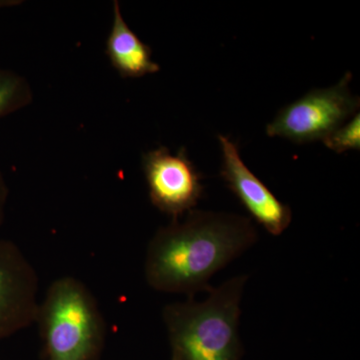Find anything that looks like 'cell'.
Listing matches in <instances>:
<instances>
[{
	"mask_svg": "<svg viewBox=\"0 0 360 360\" xmlns=\"http://www.w3.org/2000/svg\"><path fill=\"white\" fill-rule=\"evenodd\" d=\"M257 240L248 217L193 210L155 232L146 248L144 277L153 290L194 298L208 292L210 279Z\"/></svg>",
	"mask_w": 360,
	"mask_h": 360,
	"instance_id": "6da1fadb",
	"label": "cell"
},
{
	"mask_svg": "<svg viewBox=\"0 0 360 360\" xmlns=\"http://www.w3.org/2000/svg\"><path fill=\"white\" fill-rule=\"evenodd\" d=\"M248 276L232 277L212 288L203 302L187 298L162 309L170 360H241V300Z\"/></svg>",
	"mask_w": 360,
	"mask_h": 360,
	"instance_id": "7a4b0ae2",
	"label": "cell"
},
{
	"mask_svg": "<svg viewBox=\"0 0 360 360\" xmlns=\"http://www.w3.org/2000/svg\"><path fill=\"white\" fill-rule=\"evenodd\" d=\"M34 323L44 360L101 359L105 321L96 296L77 277H58L49 284Z\"/></svg>",
	"mask_w": 360,
	"mask_h": 360,
	"instance_id": "3957f363",
	"label": "cell"
},
{
	"mask_svg": "<svg viewBox=\"0 0 360 360\" xmlns=\"http://www.w3.org/2000/svg\"><path fill=\"white\" fill-rule=\"evenodd\" d=\"M352 79L347 72L333 86L311 90L284 106L266 125V134L297 144L322 141L359 112V97L349 89Z\"/></svg>",
	"mask_w": 360,
	"mask_h": 360,
	"instance_id": "277c9868",
	"label": "cell"
},
{
	"mask_svg": "<svg viewBox=\"0 0 360 360\" xmlns=\"http://www.w3.org/2000/svg\"><path fill=\"white\" fill-rule=\"evenodd\" d=\"M141 163L149 200L172 220L193 210L202 198V175L189 160L186 148L172 155L169 149L160 146L144 153Z\"/></svg>",
	"mask_w": 360,
	"mask_h": 360,
	"instance_id": "5b68a950",
	"label": "cell"
},
{
	"mask_svg": "<svg viewBox=\"0 0 360 360\" xmlns=\"http://www.w3.org/2000/svg\"><path fill=\"white\" fill-rule=\"evenodd\" d=\"M39 291V274L25 252L0 239V341L34 323Z\"/></svg>",
	"mask_w": 360,
	"mask_h": 360,
	"instance_id": "8992f818",
	"label": "cell"
},
{
	"mask_svg": "<svg viewBox=\"0 0 360 360\" xmlns=\"http://www.w3.org/2000/svg\"><path fill=\"white\" fill-rule=\"evenodd\" d=\"M219 141L222 153L220 176L258 224L271 236H281L292 220L290 205L279 200L246 167L238 144L224 135H219Z\"/></svg>",
	"mask_w": 360,
	"mask_h": 360,
	"instance_id": "52a82bcc",
	"label": "cell"
},
{
	"mask_svg": "<svg viewBox=\"0 0 360 360\" xmlns=\"http://www.w3.org/2000/svg\"><path fill=\"white\" fill-rule=\"evenodd\" d=\"M105 53L122 78H139L160 70L153 60V51L125 22L120 2H113V20L106 40Z\"/></svg>",
	"mask_w": 360,
	"mask_h": 360,
	"instance_id": "ba28073f",
	"label": "cell"
},
{
	"mask_svg": "<svg viewBox=\"0 0 360 360\" xmlns=\"http://www.w3.org/2000/svg\"><path fill=\"white\" fill-rule=\"evenodd\" d=\"M33 101L30 82L20 73L0 70V120L22 110Z\"/></svg>",
	"mask_w": 360,
	"mask_h": 360,
	"instance_id": "9c48e42d",
	"label": "cell"
},
{
	"mask_svg": "<svg viewBox=\"0 0 360 360\" xmlns=\"http://www.w3.org/2000/svg\"><path fill=\"white\" fill-rule=\"evenodd\" d=\"M326 148L338 153L360 149V115H356L347 123L341 125L335 131L322 139Z\"/></svg>",
	"mask_w": 360,
	"mask_h": 360,
	"instance_id": "30bf717a",
	"label": "cell"
},
{
	"mask_svg": "<svg viewBox=\"0 0 360 360\" xmlns=\"http://www.w3.org/2000/svg\"><path fill=\"white\" fill-rule=\"evenodd\" d=\"M9 188L7 186L6 177L0 170V225L4 224L6 217L7 200H8Z\"/></svg>",
	"mask_w": 360,
	"mask_h": 360,
	"instance_id": "8fae6325",
	"label": "cell"
}]
</instances>
